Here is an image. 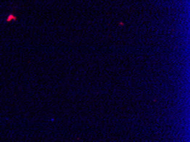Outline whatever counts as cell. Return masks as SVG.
I'll list each match as a JSON object with an SVG mask.
<instances>
[{
	"instance_id": "obj_1",
	"label": "cell",
	"mask_w": 190,
	"mask_h": 142,
	"mask_svg": "<svg viewBox=\"0 0 190 142\" xmlns=\"http://www.w3.org/2000/svg\"><path fill=\"white\" fill-rule=\"evenodd\" d=\"M10 18H8V19H7V21H10L11 19H15V17H14L13 15H10Z\"/></svg>"
}]
</instances>
